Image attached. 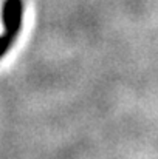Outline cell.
I'll use <instances>...</instances> for the list:
<instances>
[{
  "instance_id": "cell-1",
  "label": "cell",
  "mask_w": 158,
  "mask_h": 159,
  "mask_svg": "<svg viewBox=\"0 0 158 159\" xmlns=\"http://www.w3.org/2000/svg\"><path fill=\"white\" fill-rule=\"evenodd\" d=\"M23 20V0H5L2 5V23L3 34L0 36V57L9 51L19 33Z\"/></svg>"
}]
</instances>
